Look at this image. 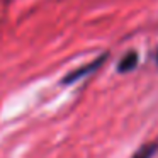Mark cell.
I'll return each mask as SVG.
<instances>
[{
    "mask_svg": "<svg viewBox=\"0 0 158 158\" xmlns=\"http://www.w3.org/2000/svg\"><path fill=\"white\" fill-rule=\"evenodd\" d=\"M155 58H156V65H158V49H156V56H155Z\"/></svg>",
    "mask_w": 158,
    "mask_h": 158,
    "instance_id": "cell-4",
    "label": "cell"
},
{
    "mask_svg": "<svg viewBox=\"0 0 158 158\" xmlns=\"http://www.w3.org/2000/svg\"><path fill=\"white\" fill-rule=\"evenodd\" d=\"M156 151H158V141H150V143L141 144V146L133 153L131 158H153Z\"/></svg>",
    "mask_w": 158,
    "mask_h": 158,
    "instance_id": "cell-3",
    "label": "cell"
},
{
    "mask_svg": "<svg viewBox=\"0 0 158 158\" xmlns=\"http://www.w3.org/2000/svg\"><path fill=\"white\" fill-rule=\"evenodd\" d=\"M107 56H109L107 53H106V55H100L99 58H95L94 61L87 63V65L80 66V68H75L73 72H70L68 75L61 80V83H63V85H70V83H75L77 80H82V78H85V77H90L92 73H95L97 70L102 66V63L107 60Z\"/></svg>",
    "mask_w": 158,
    "mask_h": 158,
    "instance_id": "cell-1",
    "label": "cell"
},
{
    "mask_svg": "<svg viewBox=\"0 0 158 158\" xmlns=\"http://www.w3.org/2000/svg\"><path fill=\"white\" fill-rule=\"evenodd\" d=\"M138 63H139V55H138L136 51H127L126 55L119 60V63H117V72L123 73V75L124 73H129L138 66Z\"/></svg>",
    "mask_w": 158,
    "mask_h": 158,
    "instance_id": "cell-2",
    "label": "cell"
}]
</instances>
